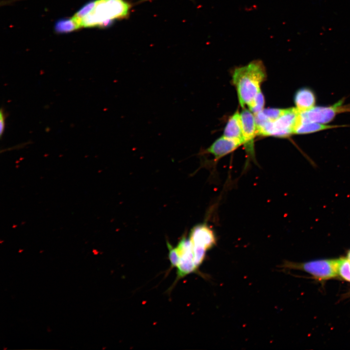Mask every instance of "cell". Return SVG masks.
Wrapping results in <instances>:
<instances>
[{
    "label": "cell",
    "instance_id": "6da1fadb",
    "mask_svg": "<svg viewBox=\"0 0 350 350\" xmlns=\"http://www.w3.org/2000/svg\"><path fill=\"white\" fill-rule=\"evenodd\" d=\"M266 77L265 67L260 60H253L234 70L232 82L242 107L248 105L261 90V85Z\"/></svg>",
    "mask_w": 350,
    "mask_h": 350
},
{
    "label": "cell",
    "instance_id": "7a4b0ae2",
    "mask_svg": "<svg viewBox=\"0 0 350 350\" xmlns=\"http://www.w3.org/2000/svg\"><path fill=\"white\" fill-rule=\"evenodd\" d=\"M130 7L124 0H96L93 10L82 19L81 27L108 26L114 20L128 16Z\"/></svg>",
    "mask_w": 350,
    "mask_h": 350
},
{
    "label": "cell",
    "instance_id": "3957f363",
    "mask_svg": "<svg viewBox=\"0 0 350 350\" xmlns=\"http://www.w3.org/2000/svg\"><path fill=\"white\" fill-rule=\"evenodd\" d=\"M254 116L257 135L286 138L294 134L298 121L299 111L296 107L286 108L280 117L273 121L264 119L259 113L254 114Z\"/></svg>",
    "mask_w": 350,
    "mask_h": 350
},
{
    "label": "cell",
    "instance_id": "277c9868",
    "mask_svg": "<svg viewBox=\"0 0 350 350\" xmlns=\"http://www.w3.org/2000/svg\"><path fill=\"white\" fill-rule=\"evenodd\" d=\"M345 98L327 106H315L308 110L299 112L298 124L316 122L327 124L338 114L350 112V105L344 104ZM297 124V125H298Z\"/></svg>",
    "mask_w": 350,
    "mask_h": 350
},
{
    "label": "cell",
    "instance_id": "5b68a950",
    "mask_svg": "<svg viewBox=\"0 0 350 350\" xmlns=\"http://www.w3.org/2000/svg\"><path fill=\"white\" fill-rule=\"evenodd\" d=\"M339 262V259L317 260L299 264L285 262L283 267L302 269L316 278L326 280L337 276Z\"/></svg>",
    "mask_w": 350,
    "mask_h": 350
},
{
    "label": "cell",
    "instance_id": "8992f818",
    "mask_svg": "<svg viewBox=\"0 0 350 350\" xmlns=\"http://www.w3.org/2000/svg\"><path fill=\"white\" fill-rule=\"evenodd\" d=\"M177 252L179 261L177 268L176 281L198 269L194 261V255L192 242L189 238L183 236L175 247Z\"/></svg>",
    "mask_w": 350,
    "mask_h": 350
},
{
    "label": "cell",
    "instance_id": "52a82bcc",
    "mask_svg": "<svg viewBox=\"0 0 350 350\" xmlns=\"http://www.w3.org/2000/svg\"><path fill=\"white\" fill-rule=\"evenodd\" d=\"M189 238L193 247L207 251L216 244V238L213 230L205 224L194 227L191 231Z\"/></svg>",
    "mask_w": 350,
    "mask_h": 350
},
{
    "label": "cell",
    "instance_id": "ba28073f",
    "mask_svg": "<svg viewBox=\"0 0 350 350\" xmlns=\"http://www.w3.org/2000/svg\"><path fill=\"white\" fill-rule=\"evenodd\" d=\"M242 122L244 145L249 154L254 153V139L257 135V126L254 115L249 110L244 108L240 113Z\"/></svg>",
    "mask_w": 350,
    "mask_h": 350
},
{
    "label": "cell",
    "instance_id": "9c48e42d",
    "mask_svg": "<svg viewBox=\"0 0 350 350\" xmlns=\"http://www.w3.org/2000/svg\"><path fill=\"white\" fill-rule=\"evenodd\" d=\"M242 144V142L238 140L223 136L217 139L206 152L219 159L233 152Z\"/></svg>",
    "mask_w": 350,
    "mask_h": 350
},
{
    "label": "cell",
    "instance_id": "30bf717a",
    "mask_svg": "<svg viewBox=\"0 0 350 350\" xmlns=\"http://www.w3.org/2000/svg\"><path fill=\"white\" fill-rule=\"evenodd\" d=\"M294 101L299 112L309 110L315 106L316 97L314 91L308 88H302L295 93Z\"/></svg>",
    "mask_w": 350,
    "mask_h": 350
},
{
    "label": "cell",
    "instance_id": "8fae6325",
    "mask_svg": "<svg viewBox=\"0 0 350 350\" xmlns=\"http://www.w3.org/2000/svg\"><path fill=\"white\" fill-rule=\"evenodd\" d=\"M224 136L238 140L244 144V137L240 114L237 111L228 120L224 131Z\"/></svg>",
    "mask_w": 350,
    "mask_h": 350
},
{
    "label": "cell",
    "instance_id": "7c38bea8",
    "mask_svg": "<svg viewBox=\"0 0 350 350\" xmlns=\"http://www.w3.org/2000/svg\"><path fill=\"white\" fill-rule=\"evenodd\" d=\"M347 126H350L347 125H329L316 122L301 123L298 124L296 126L294 131V134H308L324 130Z\"/></svg>",
    "mask_w": 350,
    "mask_h": 350
},
{
    "label": "cell",
    "instance_id": "4fadbf2b",
    "mask_svg": "<svg viewBox=\"0 0 350 350\" xmlns=\"http://www.w3.org/2000/svg\"><path fill=\"white\" fill-rule=\"evenodd\" d=\"M79 28V26L72 18L59 19L54 25L55 31L59 33L70 32Z\"/></svg>",
    "mask_w": 350,
    "mask_h": 350
},
{
    "label": "cell",
    "instance_id": "5bb4252c",
    "mask_svg": "<svg viewBox=\"0 0 350 350\" xmlns=\"http://www.w3.org/2000/svg\"><path fill=\"white\" fill-rule=\"evenodd\" d=\"M95 5V0L91 1L83 6L73 17L72 18L77 23L79 28L82 19L93 10Z\"/></svg>",
    "mask_w": 350,
    "mask_h": 350
},
{
    "label": "cell",
    "instance_id": "9a60e30c",
    "mask_svg": "<svg viewBox=\"0 0 350 350\" xmlns=\"http://www.w3.org/2000/svg\"><path fill=\"white\" fill-rule=\"evenodd\" d=\"M264 105V97L260 90L247 106L249 110L254 114H256L263 109Z\"/></svg>",
    "mask_w": 350,
    "mask_h": 350
},
{
    "label": "cell",
    "instance_id": "2e32d148",
    "mask_svg": "<svg viewBox=\"0 0 350 350\" xmlns=\"http://www.w3.org/2000/svg\"><path fill=\"white\" fill-rule=\"evenodd\" d=\"M338 274L343 279L350 282V261L348 259H339Z\"/></svg>",
    "mask_w": 350,
    "mask_h": 350
},
{
    "label": "cell",
    "instance_id": "e0dca14e",
    "mask_svg": "<svg viewBox=\"0 0 350 350\" xmlns=\"http://www.w3.org/2000/svg\"><path fill=\"white\" fill-rule=\"evenodd\" d=\"M167 246L169 250L168 258L171 267H176L179 261V257L176 249L168 242H167Z\"/></svg>",
    "mask_w": 350,
    "mask_h": 350
},
{
    "label": "cell",
    "instance_id": "ac0fdd59",
    "mask_svg": "<svg viewBox=\"0 0 350 350\" xmlns=\"http://www.w3.org/2000/svg\"><path fill=\"white\" fill-rule=\"evenodd\" d=\"M5 114L2 108L0 112V135L1 137L5 129Z\"/></svg>",
    "mask_w": 350,
    "mask_h": 350
},
{
    "label": "cell",
    "instance_id": "d6986e66",
    "mask_svg": "<svg viewBox=\"0 0 350 350\" xmlns=\"http://www.w3.org/2000/svg\"><path fill=\"white\" fill-rule=\"evenodd\" d=\"M347 258H348L347 259H348L349 261H350V250L348 252V255H347Z\"/></svg>",
    "mask_w": 350,
    "mask_h": 350
}]
</instances>
